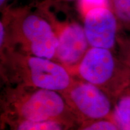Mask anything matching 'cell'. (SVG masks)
Segmentation results:
<instances>
[{
  "label": "cell",
  "mask_w": 130,
  "mask_h": 130,
  "mask_svg": "<svg viewBox=\"0 0 130 130\" xmlns=\"http://www.w3.org/2000/svg\"><path fill=\"white\" fill-rule=\"evenodd\" d=\"M66 1H72V0H66Z\"/></svg>",
  "instance_id": "obj_15"
},
{
  "label": "cell",
  "mask_w": 130,
  "mask_h": 130,
  "mask_svg": "<svg viewBox=\"0 0 130 130\" xmlns=\"http://www.w3.org/2000/svg\"><path fill=\"white\" fill-rule=\"evenodd\" d=\"M71 74L97 86L113 102L130 87V68L108 49L90 47Z\"/></svg>",
  "instance_id": "obj_4"
},
{
  "label": "cell",
  "mask_w": 130,
  "mask_h": 130,
  "mask_svg": "<svg viewBox=\"0 0 130 130\" xmlns=\"http://www.w3.org/2000/svg\"><path fill=\"white\" fill-rule=\"evenodd\" d=\"M0 21V54L9 50L56 61L58 42L44 16L28 7L4 8Z\"/></svg>",
  "instance_id": "obj_1"
},
{
  "label": "cell",
  "mask_w": 130,
  "mask_h": 130,
  "mask_svg": "<svg viewBox=\"0 0 130 130\" xmlns=\"http://www.w3.org/2000/svg\"><path fill=\"white\" fill-rule=\"evenodd\" d=\"M103 7H110V0H78V11L82 18L92 10Z\"/></svg>",
  "instance_id": "obj_11"
},
{
  "label": "cell",
  "mask_w": 130,
  "mask_h": 130,
  "mask_svg": "<svg viewBox=\"0 0 130 130\" xmlns=\"http://www.w3.org/2000/svg\"><path fill=\"white\" fill-rule=\"evenodd\" d=\"M7 1V0H0V7H1V10H3L4 8H6L5 6H6Z\"/></svg>",
  "instance_id": "obj_14"
},
{
  "label": "cell",
  "mask_w": 130,
  "mask_h": 130,
  "mask_svg": "<svg viewBox=\"0 0 130 130\" xmlns=\"http://www.w3.org/2000/svg\"><path fill=\"white\" fill-rule=\"evenodd\" d=\"M1 130H75L76 123L62 121L30 122L21 120H0Z\"/></svg>",
  "instance_id": "obj_8"
},
{
  "label": "cell",
  "mask_w": 130,
  "mask_h": 130,
  "mask_svg": "<svg viewBox=\"0 0 130 130\" xmlns=\"http://www.w3.org/2000/svg\"><path fill=\"white\" fill-rule=\"evenodd\" d=\"M75 130H118V129L110 119H104L81 123Z\"/></svg>",
  "instance_id": "obj_12"
},
{
  "label": "cell",
  "mask_w": 130,
  "mask_h": 130,
  "mask_svg": "<svg viewBox=\"0 0 130 130\" xmlns=\"http://www.w3.org/2000/svg\"><path fill=\"white\" fill-rule=\"evenodd\" d=\"M37 11L48 20L56 36L58 45L56 61L71 74L90 47L83 26L72 19H59L46 1L37 6Z\"/></svg>",
  "instance_id": "obj_5"
},
{
  "label": "cell",
  "mask_w": 130,
  "mask_h": 130,
  "mask_svg": "<svg viewBox=\"0 0 130 130\" xmlns=\"http://www.w3.org/2000/svg\"><path fill=\"white\" fill-rule=\"evenodd\" d=\"M3 86L48 89L62 93L74 77L57 61L9 50L0 54Z\"/></svg>",
  "instance_id": "obj_3"
},
{
  "label": "cell",
  "mask_w": 130,
  "mask_h": 130,
  "mask_svg": "<svg viewBox=\"0 0 130 130\" xmlns=\"http://www.w3.org/2000/svg\"><path fill=\"white\" fill-rule=\"evenodd\" d=\"M118 56L130 68V36L120 35L118 40Z\"/></svg>",
  "instance_id": "obj_13"
},
{
  "label": "cell",
  "mask_w": 130,
  "mask_h": 130,
  "mask_svg": "<svg viewBox=\"0 0 130 130\" xmlns=\"http://www.w3.org/2000/svg\"><path fill=\"white\" fill-rule=\"evenodd\" d=\"M0 120L62 121L79 124L62 94L48 89L3 86Z\"/></svg>",
  "instance_id": "obj_2"
},
{
  "label": "cell",
  "mask_w": 130,
  "mask_h": 130,
  "mask_svg": "<svg viewBox=\"0 0 130 130\" xmlns=\"http://www.w3.org/2000/svg\"><path fill=\"white\" fill-rule=\"evenodd\" d=\"M110 4L121 30L130 31V0H110Z\"/></svg>",
  "instance_id": "obj_10"
},
{
  "label": "cell",
  "mask_w": 130,
  "mask_h": 130,
  "mask_svg": "<svg viewBox=\"0 0 130 130\" xmlns=\"http://www.w3.org/2000/svg\"><path fill=\"white\" fill-rule=\"evenodd\" d=\"M110 119L118 130H130V87L114 101Z\"/></svg>",
  "instance_id": "obj_9"
},
{
  "label": "cell",
  "mask_w": 130,
  "mask_h": 130,
  "mask_svg": "<svg viewBox=\"0 0 130 130\" xmlns=\"http://www.w3.org/2000/svg\"><path fill=\"white\" fill-rule=\"evenodd\" d=\"M82 19L84 32L90 47L116 51L121 30L111 7L93 9Z\"/></svg>",
  "instance_id": "obj_7"
},
{
  "label": "cell",
  "mask_w": 130,
  "mask_h": 130,
  "mask_svg": "<svg viewBox=\"0 0 130 130\" xmlns=\"http://www.w3.org/2000/svg\"><path fill=\"white\" fill-rule=\"evenodd\" d=\"M61 93L79 125L111 116L113 101L103 90L87 81L74 77L69 87Z\"/></svg>",
  "instance_id": "obj_6"
}]
</instances>
